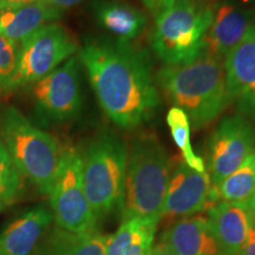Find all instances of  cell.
I'll use <instances>...</instances> for the list:
<instances>
[{"instance_id": "cell-1", "label": "cell", "mask_w": 255, "mask_h": 255, "mask_svg": "<svg viewBox=\"0 0 255 255\" xmlns=\"http://www.w3.org/2000/svg\"><path fill=\"white\" fill-rule=\"evenodd\" d=\"M77 55L98 104L116 126L132 130L154 116L161 100L145 50L117 39L92 40Z\"/></svg>"}, {"instance_id": "cell-2", "label": "cell", "mask_w": 255, "mask_h": 255, "mask_svg": "<svg viewBox=\"0 0 255 255\" xmlns=\"http://www.w3.org/2000/svg\"><path fill=\"white\" fill-rule=\"evenodd\" d=\"M155 79L167 100L187 115L195 129L212 123L231 103L223 63L206 53L193 62L164 65Z\"/></svg>"}, {"instance_id": "cell-3", "label": "cell", "mask_w": 255, "mask_h": 255, "mask_svg": "<svg viewBox=\"0 0 255 255\" xmlns=\"http://www.w3.org/2000/svg\"><path fill=\"white\" fill-rule=\"evenodd\" d=\"M170 173L168 152L154 133L133 137L128 148L123 218L161 220Z\"/></svg>"}, {"instance_id": "cell-4", "label": "cell", "mask_w": 255, "mask_h": 255, "mask_svg": "<svg viewBox=\"0 0 255 255\" xmlns=\"http://www.w3.org/2000/svg\"><path fill=\"white\" fill-rule=\"evenodd\" d=\"M0 133L21 176L27 177L41 194L50 195L63 155L58 141L12 105L0 109Z\"/></svg>"}, {"instance_id": "cell-5", "label": "cell", "mask_w": 255, "mask_h": 255, "mask_svg": "<svg viewBox=\"0 0 255 255\" xmlns=\"http://www.w3.org/2000/svg\"><path fill=\"white\" fill-rule=\"evenodd\" d=\"M214 6L205 0H177L155 19L149 43L165 65L193 62L205 52L206 36L213 21Z\"/></svg>"}, {"instance_id": "cell-6", "label": "cell", "mask_w": 255, "mask_h": 255, "mask_svg": "<svg viewBox=\"0 0 255 255\" xmlns=\"http://www.w3.org/2000/svg\"><path fill=\"white\" fill-rule=\"evenodd\" d=\"M82 158L83 186L96 218L122 209L127 143L114 132H103L89 144Z\"/></svg>"}, {"instance_id": "cell-7", "label": "cell", "mask_w": 255, "mask_h": 255, "mask_svg": "<svg viewBox=\"0 0 255 255\" xmlns=\"http://www.w3.org/2000/svg\"><path fill=\"white\" fill-rule=\"evenodd\" d=\"M78 51L77 40L60 24L51 23L39 28L19 44L17 70L7 92L40 81Z\"/></svg>"}, {"instance_id": "cell-8", "label": "cell", "mask_w": 255, "mask_h": 255, "mask_svg": "<svg viewBox=\"0 0 255 255\" xmlns=\"http://www.w3.org/2000/svg\"><path fill=\"white\" fill-rule=\"evenodd\" d=\"M51 212L57 227L71 233L96 229V218L83 186V158L77 149H63L56 182L50 193Z\"/></svg>"}, {"instance_id": "cell-9", "label": "cell", "mask_w": 255, "mask_h": 255, "mask_svg": "<svg viewBox=\"0 0 255 255\" xmlns=\"http://www.w3.org/2000/svg\"><path fill=\"white\" fill-rule=\"evenodd\" d=\"M81 66L78 55L32 84L34 115L41 126L65 123L78 116L83 107Z\"/></svg>"}, {"instance_id": "cell-10", "label": "cell", "mask_w": 255, "mask_h": 255, "mask_svg": "<svg viewBox=\"0 0 255 255\" xmlns=\"http://www.w3.org/2000/svg\"><path fill=\"white\" fill-rule=\"evenodd\" d=\"M255 151V128L242 115L226 116L212 132L207 145V167L212 187L234 173Z\"/></svg>"}, {"instance_id": "cell-11", "label": "cell", "mask_w": 255, "mask_h": 255, "mask_svg": "<svg viewBox=\"0 0 255 255\" xmlns=\"http://www.w3.org/2000/svg\"><path fill=\"white\" fill-rule=\"evenodd\" d=\"M212 183L207 171L194 170L178 161L170 173L162 218H188L208 209Z\"/></svg>"}, {"instance_id": "cell-12", "label": "cell", "mask_w": 255, "mask_h": 255, "mask_svg": "<svg viewBox=\"0 0 255 255\" xmlns=\"http://www.w3.org/2000/svg\"><path fill=\"white\" fill-rule=\"evenodd\" d=\"M255 25L253 9L232 1L214 6L213 21L206 36V55L221 60Z\"/></svg>"}, {"instance_id": "cell-13", "label": "cell", "mask_w": 255, "mask_h": 255, "mask_svg": "<svg viewBox=\"0 0 255 255\" xmlns=\"http://www.w3.org/2000/svg\"><path fill=\"white\" fill-rule=\"evenodd\" d=\"M208 222L221 255H244V250L253 225L247 207L218 201L208 208Z\"/></svg>"}, {"instance_id": "cell-14", "label": "cell", "mask_w": 255, "mask_h": 255, "mask_svg": "<svg viewBox=\"0 0 255 255\" xmlns=\"http://www.w3.org/2000/svg\"><path fill=\"white\" fill-rule=\"evenodd\" d=\"M52 221V212L44 206L25 212L0 234V255H34Z\"/></svg>"}, {"instance_id": "cell-15", "label": "cell", "mask_w": 255, "mask_h": 255, "mask_svg": "<svg viewBox=\"0 0 255 255\" xmlns=\"http://www.w3.org/2000/svg\"><path fill=\"white\" fill-rule=\"evenodd\" d=\"M159 241L176 255H221L208 219L201 215L180 219L161 235Z\"/></svg>"}, {"instance_id": "cell-16", "label": "cell", "mask_w": 255, "mask_h": 255, "mask_svg": "<svg viewBox=\"0 0 255 255\" xmlns=\"http://www.w3.org/2000/svg\"><path fill=\"white\" fill-rule=\"evenodd\" d=\"M223 69L229 101L238 102L255 92V25L227 53Z\"/></svg>"}, {"instance_id": "cell-17", "label": "cell", "mask_w": 255, "mask_h": 255, "mask_svg": "<svg viewBox=\"0 0 255 255\" xmlns=\"http://www.w3.org/2000/svg\"><path fill=\"white\" fill-rule=\"evenodd\" d=\"M94 15L98 25L117 40H135L144 32L148 17L142 9L121 1L97 0L92 2Z\"/></svg>"}, {"instance_id": "cell-18", "label": "cell", "mask_w": 255, "mask_h": 255, "mask_svg": "<svg viewBox=\"0 0 255 255\" xmlns=\"http://www.w3.org/2000/svg\"><path fill=\"white\" fill-rule=\"evenodd\" d=\"M62 14L43 1L0 9V36L20 44L39 28L55 23Z\"/></svg>"}, {"instance_id": "cell-19", "label": "cell", "mask_w": 255, "mask_h": 255, "mask_svg": "<svg viewBox=\"0 0 255 255\" xmlns=\"http://www.w3.org/2000/svg\"><path fill=\"white\" fill-rule=\"evenodd\" d=\"M159 220L123 219L116 233L107 238V255H149Z\"/></svg>"}, {"instance_id": "cell-20", "label": "cell", "mask_w": 255, "mask_h": 255, "mask_svg": "<svg viewBox=\"0 0 255 255\" xmlns=\"http://www.w3.org/2000/svg\"><path fill=\"white\" fill-rule=\"evenodd\" d=\"M34 255H107V238L96 229L71 233L57 227L40 241Z\"/></svg>"}, {"instance_id": "cell-21", "label": "cell", "mask_w": 255, "mask_h": 255, "mask_svg": "<svg viewBox=\"0 0 255 255\" xmlns=\"http://www.w3.org/2000/svg\"><path fill=\"white\" fill-rule=\"evenodd\" d=\"M225 201L255 212V151L246 161L210 191V205Z\"/></svg>"}, {"instance_id": "cell-22", "label": "cell", "mask_w": 255, "mask_h": 255, "mask_svg": "<svg viewBox=\"0 0 255 255\" xmlns=\"http://www.w3.org/2000/svg\"><path fill=\"white\" fill-rule=\"evenodd\" d=\"M167 124L175 144L183 156V161L194 170L200 173L207 171L205 161L195 154L190 143V122L187 115L176 107L170 108L167 114Z\"/></svg>"}, {"instance_id": "cell-23", "label": "cell", "mask_w": 255, "mask_h": 255, "mask_svg": "<svg viewBox=\"0 0 255 255\" xmlns=\"http://www.w3.org/2000/svg\"><path fill=\"white\" fill-rule=\"evenodd\" d=\"M23 187L21 174L0 138V205L7 206L17 199Z\"/></svg>"}, {"instance_id": "cell-24", "label": "cell", "mask_w": 255, "mask_h": 255, "mask_svg": "<svg viewBox=\"0 0 255 255\" xmlns=\"http://www.w3.org/2000/svg\"><path fill=\"white\" fill-rule=\"evenodd\" d=\"M19 44L0 36V92H7L18 65Z\"/></svg>"}, {"instance_id": "cell-25", "label": "cell", "mask_w": 255, "mask_h": 255, "mask_svg": "<svg viewBox=\"0 0 255 255\" xmlns=\"http://www.w3.org/2000/svg\"><path fill=\"white\" fill-rule=\"evenodd\" d=\"M146 11L150 13L155 19L173 7L177 0H142Z\"/></svg>"}, {"instance_id": "cell-26", "label": "cell", "mask_w": 255, "mask_h": 255, "mask_svg": "<svg viewBox=\"0 0 255 255\" xmlns=\"http://www.w3.org/2000/svg\"><path fill=\"white\" fill-rule=\"evenodd\" d=\"M237 107L240 115L255 121V92L241 98L237 102Z\"/></svg>"}, {"instance_id": "cell-27", "label": "cell", "mask_w": 255, "mask_h": 255, "mask_svg": "<svg viewBox=\"0 0 255 255\" xmlns=\"http://www.w3.org/2000/svg\"><path fill=\"white\" fill-rule=\"evenodd\" d=\"M44 4H46L50 7L58 9L60 12H64L65 9L71 8L73 6L81 4L83 0H41Z\"/></svg>"}, {"instance_id": "cell-28", "label": "cell", "mask_w": 255, "mask_h": 255, "mask_svg": "<svg viewBox=\"0 0 255 255\" xmlns=\"http://www.w3.org/2000/svg\"><path fill=\"white\" fill-rule=\"evenodd\" d=\"M39 1H41V0H0V9L19 7V6L30 5Z\"/></svg>"}, {"instance_id": "cell-29", "label": "cell", "mask_w": 255, "mask_h": 255, "mask_svg": "<svg viewBox=\"0 0 255 255\" xmlns=\"http://www.w3.org/2000/svg\"><path fill=\"white\" fill-rule=\"evenodd\" d=\"M244 255H255V227L252 225L250 229V234L246 242V246L244 250Z\"/></svg>"}, {"instance_id": "cell-30", "label": "cell", "mask_w": 255, "mask_h": 255, "mask_svg": "<svg viewBox=\"0 0 255 255\" xmlns=\"http://www.w3.org/2000/svg\"><path fill=\"white\" fill-rule=\"evenodd\" d=\"M149 255H176V254H175L170 248L165 246L163 242L158 241L157 245H155V246L152 247V250Z\"/></svg>"}, {"instance_id": "cell-31", "label": "cell", "mask_w": 255, "mask_h": 255, "mask_svg": "<svg viewBox=\"0 0 255 255\" xmlns=\"http://www.w3.org/2000/svg\"><path fill=\"white\" fill-rule=\"evenodd\" d=\"M252 216H253V225H254V227H255V212L252 213Z\"/></svg>"}, {"instance_id": "cell-32", "label": "cell", "mask_w": 255, "mask_h": 255, "mask_svg": "<svg viewBox=\"0 0 255 255\" xmlns=\"http://www.w3.org/2000/svg\"><path fill=\"white\" fill-rule=\"evenodd\" d=\"M2 207H4V206H1V205H0V209H1V208H2Z\"/></svg>"}]
</instances>
